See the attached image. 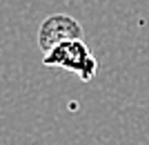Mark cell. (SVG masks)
Returning a JSON list of instances; mask_svg holds the SVG:
<instances>
[{"instance_id": "cell-1", "label": "cell", "mask_w": 149, "mask_h": 145, "mask_svg": "<svg viewBox=\"0 0 149 145\" xmlns=\"http://www.w3.org/2000/svg\"><path fill=\"white\" fill-rule=\"evenodd\" d=\"M42 63L47 67H62V69L71 71L82 83L91 81L98 71V60L93 58L85 40H67V43L58 45L56 49H51L49 54L42 56Z\"/></svg>"}, {"instance_id": "cell-2", "label": "cell", "mask_w": 149, "mask_h": 145, "mask_svg": "<svg viewBox=\"0 0 149 145\" xmlns=\"http://www.w3.org/2000/svg\"><path fill=\"white\" fill-rule=\"evenodd\" d=\"M67 40H82V27L78 25V20L67 13L47 16L38 29V47L42 49V54H49Z\"/></svg>"}]
</instances>
